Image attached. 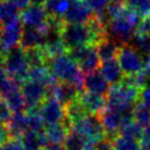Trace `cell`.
<instances>
[{
    "instance_id": "7402d4cb",
    "label": "cell",
    "mask_w": 150,
    "mask_h": 150,
    "mask_svg": "<svg viewBox=\"0 0 150 150\" xmlns=\"http://www.w3.org/2000/svg\"><path fill=\"white\" fill-rule=\"evenodd\" d=\"M120 47H121V45L117 41H115L114 39L109 38V36H107L104 40H102L96 46L101 62L117 59V55H118V52H120Z\"/></svg>"
},
{
    "instance_id": "c3c4849f",
    "label": "cell",
    "mask_w": 150,
    "mask_h": 150,
    "mask_svg": "<svg viewBox=\"0 0 150 150\" xmlns=\"http://www.w3.org/2000/svg\"><path fill=\"white\" fill-rule=\"evenodd\" d=\"M0 56H2V54H1V52H0Z\"/></svg>"
},
{
    "instance_id": "5b68a950",
    "label": "cell",
    "mask_w": 150,
    "mask_h": 150,
    "mask_svg": "<svg viewBox=\"0 0 150 150\" xmlns=\"http://www.w3.org/2000/svg\"><path fill=\"white\" fill-rule=\"evenodd\" d=\"M132 110L134 108L123 109V108H117V107L107 104V107L103 109V111L98 116L101 118L102 125L104 128V131L108 138L114 139L120 132L122 125L125 122L134 120Z\"/></svg>"
},
{
    "instance_id": "9a60e30c",
    "label": "cell",
    "mask_w": 150,
    "mask_h": 150,
    "mask_svg": "<svg viewBox=\"0 0 150 150\" xmlns=\"http://www.w3.org/2000/svg\"><path fill=\"white\" fill-rule=\"evenodd\" d=\"M77 100L84 108L88 115H100L103 109L107 107V97L93 93H88L86 90L79 94Z\"/></svg>"
},
{
    "instance_id": "83f0119b",
    "label": "cell",
    "mask_w": 150,
    "mask_h": 150,
    "mask_svg": "<svg viewBox=\"0 0 150 150\" xmlns=\"http://www.w3.org/2000/svg\"><path fill=\"white\" fill-rule=\"evenodd\" d=\"M86 138L81 136L73 129H69V132L63 142L64 150H83L86 144Z\"/></svg>"
},
{
    "instance_id": "7a4b0ae2",
    "label": "cell",
    "mask_w": 150,
    "mask_h": 150,
    "mask_svg": "<svg viewBox=\"0 0 150 150\" xmlns=\"http://www.w3.org/2000/svg\"><path fill=\"white\" fill-rule=\"evenodd\" d=\"M47 67L59 82L70 83L80 93L84 90V73L68 53L52 59Z\"/></svg>"
},
{
    "instance_id": "7dc6e473",
    "label": "cell",
    "mask_w": 150,
    "mask_h": 150,
    "mask_svg": "<svg viewBox=\"0 0 150 150\" xmlns=\"http://www.w3.org/2000/svg\"><path fill=\"white\" fill-rule=\"evenodd\" d=\"M69 1H70V2H71V1H76V0H69Z\"/></svg>"
},
{
    "instance_id": "5bb4252c",
    "label": "cell",
    "mask_w": 150,
    "mask_h": 150,
    "mask_svg": "<svg viewBox=\"0 0 150 150\" xmlns=\"http://www.w3.org/2000/svg\"><path fill=\"white\" fill-rule=\"evenodd\" d=\"M95 14L91 8L86 4L84 0L71 1L67 13L63 16L66 23H89L94 19Z\"/></svg>"
},
{
    "instance_id": "bcb514c9",
    "label": "cell",
    "mask_w": 150,
    "mask_h": 150,
    "mask_svg": "<svg viewBox=\"0 0 150 150\" xmlns=\"http://www.w3.org/2000/svg\"><path fill=\"white\" fill-rule=\"evenodd\" d=\"M110 1H121V2H125L127 0H110Z\"/></svg>"
},
{
    "instance_id": "2e32d148",
    "label": "cell",
    "mask_w": 150,
    "mask_h": 150,
    "mask_svg": "<svg viewBox=\"0 0 150 150\" xmlns=\"http://www.w3.org/2000/svg\"><path fill=\"white\" fill-rule=\"evenodd\" d=\"M109 82L104 79L100 70H95L91 73L84 74V90L88 93L107 96L108 91L110 90Z\"/></svg>"
},
{
    "instance_id": "4dcf8cb0",
    "label": "cell",
    "mask_w": 150,
    "mask_h": 150,
    "mask_svg": "<svg viewBox=\"0 0 150 150\" xmlns=\"http://www.w3.org/2000/svg\"><path fill=\"white\" fill-rule=\"evenodd\" d=\"M132 46L144 56L150 55V35L135 34L132 39Z\"/></svg>"
},
{
    "instance_id": "4316f807",
    "label": "cell",
    "mask_w": 150,
    "mask_h": 150,
    "mask_svg": "<svg viewBox=\"0 0 150 150\" xmlns=\"http://www.w3.org/2000/svg\"><path fill=\"white\" fill-rule=\"evenodd\" d=\"M112 150H142V146L137 139L117 135L112 139Z\"/></svg>"
},
{
    "instance_id": "8fae6325",
    "label": "cell",
    "mask_w": 150,
    "mask_h": 150,
    "mask_svg": "<svg viewBox=\"0 0 150 150\" xmlns=\"http://www.w3.org/2000/svg\"><path fill=\"white\" fill-rule=\"evenodd\" d=\"M20 20L23 27H32L46 30L48 33V20L49 15L43 5H29L27 8L21 11Z\"/></svg>"
},
{
    "instance_id": "30bf717a",
    "label": "cell",
    "mask_w": 150,
    "mask_h": 150,
    "mask_svg": "<svg viewBox=\"0 0 150 150\" xmlns=\"http://www.w3.org/2000/svg\"><path fill=\"white\" fill-rule=\"evenodd\" d=\"M23 25L20 19L0 27V52L2 55L20 47Z\"/></svg>"
},
{
    "instance_id": "484cf974",
    "label": "cell",
    "mask_w": 150,
    "mask_h": 150,
    "mask_svg": "<svg viewBox=\"0 0 150 150\" xmlns=\"http://www.w3.org/2000/svg\"><path fill=\"white\" fill-rule=\"evenodd\" d=\"M64 107H66V120L68 121V123L70 125L76 123L77 121L82 120L83 117H86L88 115L77 98Z\"/></svg>"
},
{
    "instance_id": "7c38bea8",
    "label": "cell",
    "mask_w": 150,
    "mask_h": 150,
    "mask_svg": "<svg viewBox=\"0 0 150 150\" xmlns=\"http://www.w3.org/2000/svg\"><path fill=\"white\" fill-rule=\"evenodd\" d=\"M38 109L46 127L66 121V107L53 96H48Z\"/></svg>"
},
{
    "instance_id": "e575fe53",
    "label": "cell",
    "mask_w": 150,
    "mask_h": 150,
    "mask_svg": "<svg viewBox=\"0 0 150 150\" xmlns=\"http://www.w3.org/2000/svg\"><path fill=\"white\" fill-rule=\"evenodd\" d=\"M0 150H23L21 138L9 137L2 145H0Z\"/></svg>"
},
{
    "instance_id": "f35d334b",
    "label": "cell",
    "mask_w": 150,
    "mask_h": 150,
    "mask_svg": "<svg viewBox=\"0 0 150 150\" xmlns=\"http://www.w3.org/2000/svg\"><path fill=\"white\" fill-rule=\"evenodd\" d=\"M139 100H141V103H143L146 108L150 109V84L141 90Z\"/></svg>"
},
{
    "instance_id": "f546056e",
    "label": "cell",
    "mask_w": 150,
    "mask_h": 150,
    "mask_svg": "<svg viewBox=\"0 0 150 150\" xmlns=\"http://www.w3.org/2000/svg\"><path fill=\"white\" fill-rule=\"evenodd\" d=\"M132 116H134V121L143 128L150 124V109L146 108L141 102L135 104L132 110Z\"/></svg>"
},
{
    "instance_id": "d4e9b609",
    "label": "cell",
    "mask_w": 150,
    "mask_h": 150,
    "mask_svg": "<svg viewBox=\"0 0 150 150\" xmlns=\"http://www.w3.org/2000/svg\"><path fill=\"white\" fill-rule=\"evenodd\" d=\"M69 5H70L69 0H47L43 6L49 16L63 19L64 14L69 8Z\"/></svg>"
},
{
    "instance_id": "4fadbf2b",
    "label": "cell",
    "mask_w": 150,
    "mask_h": 150,
    "mask_svg": "<svg viewBox=\"0 0 150 150\" xmlns=\"http://www.w3.org/2000/svg\"><path fill=\"white\" fill-rule=\"evenodd\" d=\"M21 91L26 102V110H32V109H36L40 107V104L49 96V91L47 89V87H45L43 84L35 82V81H30V80H26L22 84H21Z\"/></svg>"
},
{
    "instance_id": "6da1fadb",
    "label": "cell",
    "mask_w": 150,
    "mask_h": 150,
    "mask_svg": "<svg viewBox=\"0 0 150 150\" xmlns=\"http://www.w3.org/2000/svg\"><path fill=\"white\" fill-rule=\"evenodd\" d=\"M141 19L142 16L135 8L125 5L124 11L117 18L109 21L107 27L108 36L117 41L120 45L131 43Z\"/></svg>"
},
{
    "instance_id": "603a6c76",
    "label": "cell",
    "mask_w": 150,
    "mask_h": 150,
    "mask_svg": "<svg viewBox=\"0 0 150 150\" xmlns=\"http://www.w3.org/2000/svg\"><path fill=\"white\" fill-rule=\"evenodd\" d=\"M1 98L5 100V102L7 103L8 108L11 109V111L13 114L14 112H22V111H25V109H27L26 102H25V98H23V95L21 91V87L9 91L7 95H5Z\"/></svg>"
},
{
    "instance_id": "ffe728a7",
    "label": "cell",
    "mask_w": 150,
    "mask_h": 150,
    "mask_svg": "<svg viewBox=\"0 0 150 150\" xmlns=\"http://www.w3.org/2000/svg\"><path fill=\"white\" fill-rule=\"evenodd\" d=\"M98 70L104 76V79L109 82L110 86L118 84L124 79V73L121 69V66H120L117 59L101 62Z\"/></svg>"
},
{
    "instance_id": "52a82bcc",
    "label": "cell",
    "mask_w": 150,
    "mask_h": 150,
    "mask_svg": "<svg viewBox=\"0 0 150 150\" xmlns=\"http://www.w3.org/2000/svg\"><path fill=\"white\" fill-rule=\"evenodd\" d=\"M117 61L125 76L137 74L143 69L144 64V57L131 43L121 45Z\"/></svg>"
},
{
    "instance_id": "9c48e42d",
    "label": "cell",
    "mask_w": 150,
    "mask_h": 150,
    "mask_svg": "<svg viewBox=\"0 0 150 150\" xmlns=\"http://www.w3.org/2000/svg\"><path fill=\"white\" fill-rule=\"evenodd\" d=\"M68 54L76 61L80 69L87 74L95 70H98L101 60L97 53V48L94 45H88L79 48L68 50Z\"/></svg>"
},
{
    "instance_id": "277c9868",
    "label": "cell",
    "mask_w": 150,
    "mask_h": 150,
    "mask_svg": "<svg viewBox=\"0 0 150 150\" xmlns=\"http://www.w3.org/2000/svg\"><path fill=\"white\" fill-rule=\"evenodd\" d=\"M139 95L141 90L123 79L121 83L110 87V90L105 96L107 104L123 109H132L139 98Z\"/></svg>"
},
{
    "instance_id": "b9f144b4",
    "label": "cell",
    "mask_w": 150,
    "mask_h": 150,
    "mask_svg": "<svg viewBox=\"0 0 150 150\" xmlns=\"http://www.w3.org/2000/svg\"><path fill=\"white\" fill-rule=\"evenodd\" d=\"M8 138H9V134L7 131L6 124L0 123V145H2Z\"/></svg>"
},
{
    "instance_id": "ab89813d",
    "label": "cell",
    "mask_w": 150,
    "mask_h": 150,
    "mask_svg": "<svg viewBox=\"0 0 150 150\" xmlns=\"http://www.w3.org/2000/svg\"><path fill=\"white\" fill-rule=\"evenodd\" d=\"M96 150H112V139L105 137L104 139L97 142Z\"/></svg>"
},
{
    "instance_id": "8992f818",
    "label": "cell",
    "mask_w": 150,
    "mask_h": 150,
    "mask_svg": "<svg viewBox=\"0 0 150 150\" xmlns=\"http://www.w3.org/2000/svg\"><path fill=\"white\" fill-rule=\"evenodd\" d=\"M61 39L68 50L94 45V38L89 23H66L61 32Z\"/></svg>"
},
{
    "instance_id": "e0dca14e",
    "label": "cell",
    "mask_w": 150,
    "mask_h": 150,
    "mask_svg": "<svg viewBox=\"0 0 150 150\" xmlns=\"http://www.w3.org/2000/svg\"><path fill=\"white\" fill-rule=\"evenodd\" d=\"M47 32L39 29V28H32V27H23L21 41H20V47L23 50H29L34 48L42 47L46 38H47Z\"/></svg>"
},
{
    "instance_id": "7bdbcfd3",
    "label": "cell",
    "mask_w": 150,
    "mask_h": 150,
    "mask_svg": "<svg viewBox=\"0 0 150 150\" xmlns=\"http://www.w3.org/2000/svg\"><path fill=\"white\" fill-rule=\"evenodd\" d=\"M8 79L9 77H8L7 73L5 71V69H4V66H0V93H1V90H2V88L6 84Z\"/></svg>"
},
{
    "instance_id": "d590c367",
    "label": "cell",
    "mask_w": 150,
    "mask_h": 150,
    "mask_svg": "<svg viewBox=\"0 0 150 150\" xmlns=\"http://www.w3.org/2000/svg\"><path fill=\"white\" fill-rule=\"evenodd\" d=\"M12 114H13V112H12L11 109L8 108V105H7V103L5 102V100L0 97V123L6 124V123L8 122V120L11 118Z\"/></svg>"
},
{
    "instance_id": "836d02e7",
    "label": "cell",
    "mask_w": 150,
    "mask_h": 150,
    "mask_svg": "<svg viewBox=\"0 0 150 150\" xmlns=\"http://www.w3.org/2000/svg\"><path fill=\"white\" fill-rule=\"evenodd\" d=\"M86 4L91 8L95 15H102L105 13L107 6L110 0H84Z\"/></svg>"
},
{
    "instance_id": "ee69618b",
    "label": "cell",
    "mask_w": 150,
    "mask_h": 150,
    "mask_svg": "<svg viewBox=\"0 0 150 150\" xmlns=\"http://www.w3.org/2000/svg\"><path fill=\"white\" fill-rule=\"evenodd\" d=\"M45 150H64L63 144H49Z\"/></svg>"
},
{
    "instance_id": "d6986e66",
    "label": "cell",
    "mask_w": 150,
    "mask_h": 150,
    "mask_svg": "<svg viewBox=\"0 0 150 150\" xmlns=\"http://www.w3.org/2000/svg\"><path fill=\"white\" fill-rule=\"evenodd\" d=\"M49 96H53L63 105H67L79 97L80 91L70 83L57 82L53 88L49 89Z\"/></svg>"
},
{
    "instance_id": "f6af8a7d",
    "label": "cell",
    "mask_w": 150,
    "mask_h": 150,
    "mask_svg": "<svg viewBox=\"0 0 150 150\" xmlns=\"http://www.w3.org/2000/svg\"><path fill=\"white\" fill-rule=\"evenodd\" d=\"M46 1L47 0H32V4H34V5H45Z\"/></svg>"
},
{
    "instance_id": "681fc988",
    "label": "cell",
    "mask_w": 150,
    "mask_h": 150,
    "mask_svg": "<svg viewBox=\"0 0 150 150\" xmlns=\"http://www.w3.org/2000/svg\"><path fill=\"white\" fill-rule=\"evenodd\" d=\"M1 1H2V0H0V2H1Z\"/></svg>"
},
{
    "instance_id": "60d3db41",
    "label": "cell",
    "mask_w": 150,
    "mask_h": 150,
    "mask_svg": "<svg viewBox=\"0 0 150 150\" xmlns=\"http://www.w3.org/2000/svg\"><path fill=\"white\" fill-rule=\"evenodd\" d=\"M9 2H12L19 11H23L25 8H27L29 5H32V0H8Z\"/></svg>"
},
{
    "instance_id": "44dd1931",
    "label": "cell",
    "mask_w": 150,
    "mask_h": 150,
    "mask_svg": "<svg viewBox=\"0 0 150 150\" xmlns=\"http://www.w3.org/2000/svg\"><path fill=\"white\" fill-rule=\"evenodd\" d=\"M67 121L57 124L47 125L45 128V135L49 144H62L69 132L70 125L66 124Z\"/></svg>"
},
{
    "instance_id": "cb8c5ba5",
    "label": "cell",
    "mask_w": 150,
    "mask_h": 150,
    "mask_svg": "<svg viewBox=\"0 0 150 150\" xmlns=\"http://www.w3.org/2000/svg\"><path fill=\"white\" fill-rule=\"evenodd\" d=\"M20 19L19 9L8 0H2L0 2V27Z\"/></svg>"
},
{
    "instance_id": "f1b7e54d",
    "label": "cell",
    "mask_w": 150,
    "mask_h": 150,
    "mask_svg": "<svg viewBox=\"0 0 150 150\" xmlns=\"http://www.w3.org/2000/svg\"><path fill=\"white\" fill-rule=\"evenodd\" d=\"M143 127H141L138 123H136L134 120L131 121H128L125 122L121 130H120V135L122 136H125V137H130V138H134V139H137V141H141L142 138V135H143Z\"/></svg>"
},
{
    "instance_id": "1f68e13d",
    "label": "cell",
    "mask_w": 150,
    "mask_h": 150,
    "mask_svg": "<svg viewBox=\"0 0 150 150\" xmlns=\"http://www.w3.org/2000/svg\"><path fill=\"white\" fill-rule=\"evenodd\" d=\"M127 5L135 8L138 14L144 16H150V0H127Z\"/></svg>"
},
{
    "instance_id": "d6a6232c",
    "label": "cell",
    "mask_w": 150,
    "mask_h": 150,
    "mask_svg": "<svg viewBox=\"0 0 150 150\" xmlns=\"http://www.w3.org/2000/svg\"><path fill=\"white\" fill-rule=\"evenodd\" d=\"M125 5H127L125 2H121V1H110L105 9V15L109 19V21L117 18L124 11Z\"/></svg>"
},
{
    "instance_id": "ba28073f",
    "label": "cell",
    "mask_w": 150,
    "mask_h": 150,
    "mask_svg": "<svg viewBox=\"0 0 150 150\" xmlns=\"http://www.w3.org/2000/svg\"><path fill=\"white\" fill-rule=\"evenodd\" d=\"M70 129L79 132L88 141L100 142L107 137L104 128L102 125L101 118L98 115H87L82 120L70 125Z\"/></svg>"
},
{
    "instance_id": "ac0fdd59",
    "label": "cell",
    "mask_w": 150,
    "mask_h": 150,
    "mask_svg": "<svg viewBox=\"0 0 150 150\" xmlns=\"http://www.w3.org/2000/svg\"><path fill=\"white\" fill-rule=\"evenodd\" d=\"M6 128L9 134V137L21 138L27 131H29V122H28L27 111L12 114L11 118L6 123Z\"/></svg>"
},
{
    "instance_id": "74e56055",
    "label": "cell",
    "mask_w": 150,
    "mask_h": 150,
    "mask_svg": "<svg viewBox=\"0 0 150 150\" xmlns=\"http://www.w3.org/2000/svg\"><path fill=\"white\" fill-rule=\"evenodd\" d=\"M139 143H141L142 150H150V124L144 128Z\"/></svg>"
},
{
    "instance_id": "8d00e7d4",
    "label": "cell",
    "mask_w": 150,
    "mask_h": 150,
    "mask_svg": "<svg viewBox=\"0 0 150 150\" xmlns=\"http://www.w3.org/2000/svg\"><path fill=\"white\" fill-rule=\"evenodd\" d=\"M136 34L150 35V16H144L141 19V21L136 28Z\"/></svg>"
},
{
    "instance_id": "3957f363",
    "label": "cell",
    "mask_w": 150,
    "mask_h": 150,
    "mask_svg": "<svg viewBox=\"0 0 150 150\" xmlns=\"http://www.w3.org/2000/svg\"><path fill=\"white\" fill-rule=\"evenodd\" d=\"M29 68L30 66L27 60L26 50L21 47H16L4 55V69L8 77L14 80L18 84L21 86L27 80Z\"/></svg>"
}]
</instances>
